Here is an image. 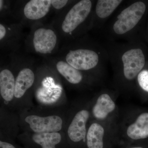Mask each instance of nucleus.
Here are the masks:
<instances>
[{
	"mask_svg": "<svg viewBox=\"0 0 148 148\" xmlns=\"http://www.w3.org/2000/svg\"><path fill=\"white\" fill-rule=\"evenodd\" d=\"M56 56L85 73L101 70L109 62L103 44L88 34L63 44Z\"/></svg>",
	"mask_w": 148,
	"mask_h": 148,
	"instance_id": "obj_1",
	"label": "nucleus"
},
{
	"mask_svg": "<svg viewBox=\"0 0 148 148\" xmlns=\"http://www.w3.org/2000/svg\"><path fill=\"white\" fill-rule=\"evenodd\" d=\"M95 2L92 0L75 1L56 14L51 24L58 32L63 44L87 34L91 31Z\"/></svg>",
	"mask_w": 148,
	"mask_h": 148,
	"instance_id": "obj_2",
	"label": "nucleus"
},
{
	"mask_svg": "<svg viewBox=\"0 0 148 148\" xmlns=\"http://www.w3.org/2000/svg\"><path fill=\"white\" fill-rule=\"evenodd\" d=\"M103 44L116 71L127 82L136 79L146 65L145 52L137 39L124 43L107 41Z\"/></svg>",
	"mask_w": 148,
	"mask_h": 148,
	"instance_id": "obj_3",
	"label": "nucleus"
},
{
	"mask_svg": "<svg viewBox=\"0 0 148 148\" xmlns=\"http://www.w3.org/2000/svg\"><path fill=\"white\" fill-rule=\"evenodd\" d=\"M147 9V5L143 1H125L105 27L108 41L136 39L135 34Z\"/></svg>",
	"mask_w": 148,
	"mask_h": 148,
	"instance_id": "obj_4",
	"label": "nucleus"
},
{
	"mask_svg": "<svg viewBox=\"0 0 148 148\" xmlns=\"http://www.w3.org/2000/svg\"><path fill=\"white\" fill-rule=\"evenodd\" d=\"M61 42L58 32L53 26L41 21L31 27L24 40V48L27 52L46 58L57 55Z\"/></svg>",
	"mask_w": 148,
	"mask_h": 148,
	"instance_id": "obj_5",
	"label": "nucleus"
},
{
	"mask_svg": "<svg viewBox=\"0 0 148 148\" xmlns=\"http://www.w3.org/2000/svg\"><path fill=\"white\" fill-rule=\"evenodd\" d=\"M14 21L23 26L32 27L37 22H41L49 13L51 8V0H30L14 2Z\"/></svg>",
	"mask_w": 148,
	"mask_h": 148,
	"instance_id": "obj_6",
	"label": "nucleus"
},
{
	"mask_svg": "<svg viewBox=\"0 0 148 148\" xmlns=\"http://www.w3.org/2000/svg\"><path fill=\"white\" fill-rule=\"evenodd\" d=\"M24 26L16 21L0 23V45L1 50L17 53L25 38Z\"/></svg>",
	"mask_w": 148,
	"mask_h": 148,
	"instance_id": "obj_7",
	"label": "nucleus"
},
{
	"mask_svg": "<svg viewBox=\"0 0 148 148\" xmlns=\"http://www.w3.org/2000/svg\"><path fill=\"white\" fill-rule=\"evenodd\" d=\"M125 1L123 0L95 1L92 14L91 31L103 29L108 19L113 15Z\"/></svg>",
	"mask_w": 148,
	"mask_h": 148,
	"instance_id": "obj_8",
	"label": "nucleus"
},
{
	"mask_svg": "<svg viewBox=\"0 0 148 148\" xmlns=\"http://www.w3.org/2000/svg\"><path fill=\"white\" fill-rule=\"evenodd\" d=\"M25 121L35 133L58 132L63 125L62 119L56 115L42 117L30 115L26 117Z\"/></svg>",
	"mask_w": 148,
	"mask_h": 148,
	"instance_id": "obj_9",
	"label": "nucleus"
},
{
	"mask_svg": "<svg viewBox=\"0 0 148 148\" xmlns=\"http://www.w3.org/2000/svg\"><path fill=\"white\" fill-rule=\"evenodd\" d=\"M45 59V62L50 65L70 84H81L85 79V73L72 67L58 56H55Z\"/></svg>",
	"mask_w": 148,
	"mask_h": 148,
	"instance_id": "obj_10",
	"label": "nucleus"
},
{
	"mask_svg": "<svg viewBox=\"0 0 148 148\" xmlns=\"http://www.w3.org/2000/svg\"><path fill=\"white\" fill-rule=\"evenodd\" d=\"M0 71V93L6 101H10L14 97L15 79L13 73L14 65L10 54L8 64H2Z\"/></svg>",
	"mask_w": 148,
	"mask_h": 148,
	"instance_id": "obj_11",
	"label": "nucleus"
},
{
	"mask_svg": "<svg viewBox=\"0 0 148 148\" xmlns=\"http://www.w3.org/2000/svg\"><path fill=\"white\" fill-rule=\"evenodd\" d=\"M89 113L86 110H82L74 116L68 130L69 138L74 142H79L84 140L86 135V123Z\"/></svg>",
	"mask_w": 148,
	"mask_h": 148,
	"instance_id": "obj_12",
	"label": "nucleus"
},
{
	"mask_svg": "<svg viewBox=\"0 0 148 148\" xmlns=\"http://www.w3.org/2000/svg\"><path fill=\"white\" fill-rule=\"evenodd\" d=\"M127 134L132 140H140L148 138V113L140 114L135 122L128 127Z\"/></svg>",
	"mask_w": 148,
	"mask_h": 148,
	"instance_id": "obj_13",
	"label": "nucleus"
},
{
	"mask_svg": "<svg viewBox=\"0 0 148 148\" xmlns=\"http://www.w3.org/2000/svg\"><path fill=\"white\" fill-rule=\"evenodd\" d=\"M115 108V104L110 96L103 93L98 97L92 109V113L96 118L103 119Z\"/></svg>",
	"mask_w": 148,
	"mask_h": 148,
	"instance_id": "obj_14",
	"label": "nucleus"
},
{
	"mask_svg": "<svg viewBox=\"0 0 148 148\" xmlns=\"http://www.w3.org/2000/svg\"><path fill=\"white\" fill-rule=\"evenodd\" d=\"M104 128L98 123H92L88 131L86 142L88 148H103Z\"/></svg>",
	"mask_w": 148,
	"mask_h": 148,
	"instance_id": "obj_15",
	"label": "nucleus"
},
{
	"mask_svg": "<svg viewBox=\"0 0 148 148\" xmlns=\"http://www.w3.org/2000/svg\"><path fill=\"white\" fill-rule=\"evenodd\" d=\"M32 139L42 148H56V146L61 141V136L58 132L35 133Z\"/></svg>",
	"mask_w": 148,
	"mask_h": 148,
	"instance_id": "obj_16",
	"label": "nucleus"
},
{
	"mask_svg": "<svg viewBox=\"0 0 148 148\" xmlns=\"http://www.w3.org/2000/svg\"><path fill=\"white\" fill-rule=\"evenodd\" d=\"M10 1L0 0L1 22L4 23L14 21L13 18L14 3Z\"/></svg>",
	"mask_w": 148,
	"mask_h": 148,
	"instance_id": "obj_17",
	"label": "nucleus"
},
{
	"mask_svg": "<svg viewBox=\"0 0 148 148\" xmlns=\"http://www.w3.org/2000/svg\"><path fill=\"white\" fill-rule=\"evenodd\" d=\"M75 1L69 0H51L52 10L56 12V14H58L71 5Z\"/></svg>",
	"mask_w": 148,
	"mask_h": 148,
	"instance_id": "obj_18",
	"label": "nucleus"
},
{
	"mask_svg": "<svg viewBox=\"0 0 148 148\" xmlns=\"http://www.w3.org/2000/svg\"><path fill=\"white\" fill-rule=\"evenodd\" d=\"M136 78L140 87L148 92V69H143Z\"/></svg>",
	"mask_w": 148,
	"mask_h": 148,
	"instance_id": "obj_19",
	"label": "nucleus"
},
{
	"mask_svg": "<svg viewBox=\"0 0 148 148\" xmlns=\"http://www.w3.org/2000/svg\"><path fill=\"white\" fill-rule=\"evenodd\" d=\"M0 148H15L12 144L6 142L0 141Z\"/></svg>",
	"mask_w": 148,
	"mask_h": 148,
	"instance_id": "obj_20",
	"label": "nucleus"
},
{
	"mask_svg": "<svg viewBox=\"0 0 148 148\" xmlns=\"http://www.w3.org/2000/svg\"><path fill=\"white\" fill-rule=\"evenodd\" d=\"M143 148L141 147H132V148Z\"/></svg>",
	"mask_w": 148,
	"mask_h": 148,
	"instance_id": "obj_21",
	"label": "nucleus"
},
{
	"mask_svg": "<svg viewBox=\"0 0 148 148\" xmlns=\"http://www.w3.org/2000/svg\"><path fill=\"white\" fill-rule=\"evenodd\" d=\"M147 27H148V25H147Z\"/></svg>",
	"mask_w": 148,
	"mask_h": 148,
	"instance_id": "obj_22",
	"label": "nucleus"
}]
</instances>
